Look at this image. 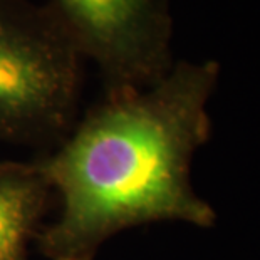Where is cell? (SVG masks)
<instances>
[{
  "label": "cell",
  "mask_w": 260,
  "mask_h": 260,
  "mask_svg": "<svg viewBox=\"0 0 260 260\" xmlns=\"http://www.w3.org/2000/svg\"><path fill=\"white\" fill-rule=\"evenodd\" d=\"M215 60H178L146 89L103 98L41 158L59 215L39 232L47 260H94L121 232L156 222L212 229L217 213L191 183V163L208 141Z\"/></svg>",
  "instance_id": "6da1fadb"
},
{
  "label": "cell",
  "mask_w": 260,
  "mask_h": 260,
  "mask_svg": "<svg viewBox=\"0 0 260 260\" xmlns=\"http://www.w3.org/2000/svg\"><path fill=\"white\" fill-rule=\"evenodd\" d=\"M86 62L51 2L0 0V143L56 149L81 116Z\"/></svg>",
  "instance_id": "7a4b0ae2"
},
{
  "label": "cell",
  "mask_w": 260,
  "mask_h": 260,
  "mask_svg": "<svg viewBox=\"0 0 260 260\" xmlns=\"http://www.w3.org/2000/svg\"><path fill=\"white\" fill-rule=\"evenodd\" d=\"M82 56L96 66L104 96L146 89L173 68L167 0H49Z\"/></svg>",
  "instance_id": "3957f363"
},
{
  "label": "cell",
  "mask_w": 260,
  "mask_h": 260,
  "mask_svg": "<svg viewBox=\"0 0 260 260\" xmlns=\"http://www.w3.org/2000/svg\"><path fill=\"white\" fill-rule=\"evenodd\" d=\"M51 197L39 159L0 163V260H29Z\"/></svg>",
  "instance_id": "277c9868"
}]
</instances>
